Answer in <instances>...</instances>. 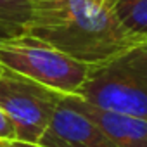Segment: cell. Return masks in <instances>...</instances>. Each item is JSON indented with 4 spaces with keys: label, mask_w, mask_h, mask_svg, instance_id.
<instances>
[{
    "label": "cell",
    "mask_w": 147,
    "mask_h": 147,
    "mask_svg": "<svg viewBox=\"0 0 147 147\" xmlns=\"http://www.w3.org/2000/svg\"><path fill=\"white\" fill-rule=\"evenodd\" d=\"M24 35L95 66L137 45L116 23L109 7L94 0H31Z\"/></svg>",
    "instance_id": "1"
},
{
    "label": "cell",
    "mask_w": 147,
    "mask_h": 147,
    "mask_svg": "<svg viewBox=\"0 0 147 147\" xmlns=\"http://www.w3.org/2000/svg\"><path fill=\"white\" fill-rule=\"evenodd\" d=\"M75 95L95 107L147 119V42L92 66Z\"/></svg>",
    "instance_id": "2"
},
{
    "label": "cell",
    "mask_w": 147,
    "mask_h": 147,
    "mask_svg": "<svg viewBox=\"0 0 147 147\" xmlns=\"http://www.w3.org/2000/svg\"><path fill=\"white\" fill-rule=\"evenodd\" d=\"M0 66L62 95H75L92 67L28 35L0 42Z\"/></svg>",
    "instance_id": "3"
},
{
    "label": "cell",
    "mask_w": 147,
    "mask_h": 147,
    "mask_svg": "<svg viewBox=\"0 0 147 147\" xmlns=\"http://www.w3.org/2000/svg\"><path fill=\"white\" fill-rule=\"evenodd\" d=\"M64 95L23 75L2 69L0 75V107L16 126L21 142L38 144L50 125Z\"/></svg>",
    "instance_id": "4"
},
{
    "label": "cell",
    "mask_w": 147,
    "mask_h": 147,
    "mask_svg": "<svg viewBox=\"0 0 147 147\" xmlns=\"http://www.w3.org/2000/svg\"><path fill=\"white\" fill-rule=\"evenodd\" d=\"M38 144L45 147H116L92 119L69 107L64 99Z\"/></svg>",
    "instance_id": "5"
},
{
    "label": "cell",
    "mask_w": 147,
    "mask_h": 147,
    "mask_svg": "<svg viewBox=\"0 0 147 147\" xmlns=\"http://www.w3.org/2000/svg\"><path fill=\"white\" fill-rule=\"evenodd\" d=\"M64 102L92 119L116 147H147V119L95 107L76 95H66Z\"/></svg>",
    "instance_id": "6"
},
{
    "label": "cell",
    "mask_w": 147,
    "mask_h": 147,
    "mask_svg": "<svg viewBox=\"0 0 147 147\" xmlns=\"http://www.w3.org/2000/svg\"><path fill=\"white\" fill-rule=\"evenodd\" d=\"M119 28L135 42H147V0H113L109 5Z\"/></svg>",
    "instance_id": "7"
},
{
    "label": "cell",
    "mask_w": 147,
    "mask_h": 147,
    "mask_svg": "<svg viewBox=\"0 0 147 147\" xmlns=\"http://www.w3.org/2000/svg\"><path fill=\"white\" fill-rule=\"evenodd\" d=\"M33 12L31 0H0V23L26 26Z\"/></svg>",
    "instance_id": "8"
},
{
    "label": "cell",
    "mask_w": 147,
    "mask_h": 147,
    "mask_svg": "<svg viewBox=\"0 0 147 147\" xmlns=\"http://www.w3.org/2000/svg\"><path fill=\"white\" fill-rule=\"evenodd\" d=\"M16 126L11 121V118L5 114V111L0 107V140H16Z\"/></svg>",
    "instance_id": "9"
},
{
    "label": "cell",
    "mask_w": 147,
    "mask_h": 147,
    "mask_svg": "<svg viewBox=\"0 0 147 147\" xmlns=\"http://www.w3.org/2000/svg\"><path fill=\"white\" fill-rule=\"evenodd\" d=\"M23 35H24V28L23 26H16V24H9V23H0V42L19 38Z\"/></svg>",
    "instance_id": "10"
},
{
    "label": "cell",
    "mask_w": 147,
    "mask_h": 147,
    "mask_svg": "<svg viewBox=\"0 0 147 147\" xmlns=\"http://www.w3.org/2000/svg\"><path fill=\"white\" fill-rule=\"evenodd\" d=\"M0 147H45V145L21 142V140H0Z\"/></svg>",
    "instance_id": "11"
},
{
    "label": "cell",
    "mask_w": 147,
    "mask_h": 147,
    "mask_svg": "<svg viewBox=\"0 0 147 147\" xmlns=\"http://www.w3.org/2000/svg\"><path fill=\"white\" fill-rule=\"evenodd\" d=\"M94 2H97V4H100V5H106V7H109L113 0H94Z\"/></svg>",
    "instance_id": "12"
},
{
    "label": "cell",
    "mask_w": 147,
    "mask_h": 147,
    "mask_svg": "<svg viewBox=\"0 0 147 147\" xmlns=\"http://www.w3.org/2000/svg\"><path fill=\"white\" fill-rule=\"evenodd\" d=\"M2 69H4V67H2V66H0V75H2Z\"/></svg>",
    "instance_id": "13"
}]
</instances>
